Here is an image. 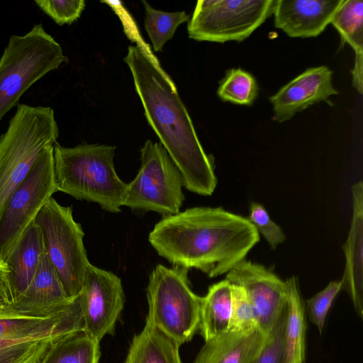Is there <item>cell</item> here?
I'll return each instance as SVG.
<instances>
[{"mask_svg": "<svg viewBox=\"0 0 363 363\" xmlns=\"http://www.w3.org/2000/svg\"><path fill=\"white\" fill-rule=\"evenodd\" d=\"M145 11V28L154 51L160 52L164 44L174 35L177 28L189 20L184 11L167 12L152 8L146 1H142Z\"/></svg>", "mask_w": 363, "mask_h": 363, "instance_id": "d4e9b609", "label": "cell"}, {"mask_svg": "<svg viewBox=\"0 0 363 363\" xmlns=\"http://www.w3.org/2000/svg\"><path fill=\"white\" fill-rule=\"evenodd\" d=\"M231 315V284L223 280L211 285L202 297L199 330L205 342L228 330Z\"/></svg>", "mask_w": 363, "mask_h": 363, "instance_id": "603a6c76", "label": "cell"}, {"mask_svg": "<svg viewBox=\"0 0 363 363\" xmlns=\"http://www.w3.org/2000/svg\"><path fill=\"white\" fill-rule=\"evenodd\" d=\"M257 326L255 311L245 290L231 284V315L229 330L248 331Z\"/></svg>", "mask_w": 363, "mask_h": 363, "instance_id": "83f0119b", "label": "cell"}, {"mask_svg": "<svg viewBox=\"0 0 363 363\" xmlns=\"http://www.w3.org/2000/svg\"><path fill=\"white\" fill-rule=\"evenodd\" d=\"M61 335L6 340L0 345V363H39L52 342Z\"/></svg>", "mask_w": 363, "mask_h": 363, "instance_id": "4316f807", "label": "cell"}, {"mask_svg": "<svg viewBox=\"0 0 363 363\" xmlns=\"http://www.w3.org/2000/svg\"><path fill=\"white\" fill-rule=\"evenodd\" d=\"M43 251L44 245L40 231L33 222L26 230L5 262L8 270L6 289L11 303L28 288L37 271Z\"/></svg>", "mask_w": 363, "mask_h": 363, "instance_id": "ac0fdd59", "label": "cell"}, {"mask_svg": "<svg viewBox=\"0 0 363 363\" xmlns=\"http://www.w3.org/2000/svg\"><path fill=\"white\" fill-rule=\"evenodd\" d=\"M14 311L6 294L0 292V313H11Z\"/></svg>", "mask_w": 363, "mask_h": 363, "instance_id": "d6a6232c", "label": "cell"}, {"mask_svg": "<svg viewBox=\"0 0 363 363\" xmlns=\"http://www.w3.org/2000/svg\"><path fill=\"white\" fill-rule=\"evenodd\" d=\"M84 330L100 342L112 334L123 309L125 295L121 279L111 272L88 267L81 291Z\"/></svg>", "mask_w": 363, "mask_h": 363, "instance_id": "8fae6325", "label": "cell"}, {"mask_svg": "<svg viewBox=\"0 0 363 363\" xmlns=\"http://www.w3.org/2000/svg\"><path fill=\"white\" fill-rule=\"evenodd\" d=\"M116 147L81 144L53 145L54 181L57 191L99 204L110 213L123 206L128 184L118 176L113 163Z\"/></svg>", "mask_w": 363, "mask_h": 363, "instance_id": "3957f363", "label": "cell"}, {"mask_svg": "<svg viewBox=\"0 0 363 363\" xmlns=\"http://www.w3.org/2000/svg\"><path fill=\"white\" fill-rule=\"evenodd\" d=\"M189 269L157 265L147 286L145 323L156 328L178 345L190 341L199 330L202 297L193 292Z\"/></svg>", "mask_w": 363, "mask_h": 363, "instance_id": "8992f818", "label": "cell"}, {"mask_svg": "<svg viewBox=\"0 0 363 363\" xmlns=\"http://www.w3.org/2000/svg\"><path fill=\"white\" fill-rule=\"evenodd\" d=\"M124 61L146 119L181 172L184 186L211 196L217 184L214 159L204 151L174 82L142 44L129 46Z\"/></svg>", "mask_w": 363, "mask_h": 363, "instance_id": "6da1fadb", "label": "cell"}, {"mask_svg": "<svg viewBox=\"0 0 363 363\" xmlns=\"http://www.w3.org/2000/svg\"><path fill=\"white\" fill-rule=\"evenodd\" d=\"M343 0H276L274 25L292 38L319 35Z\"/></svg>", "mask_w": 363, "mask_h": 363, "instance_id": "9a60e30c", "label": "cell"}, {"mask_svg": "<svg viewBox=\"0 0 363 363\" xmlns=\"http://www.w3.org/2000/svg\"><path fill=\"white\" fill-rule=\"evenodd\" d=\"M84 329L81 293L64 311L48 316L0 313V339L38 338Z\"/></svg>", "mask_w": 363, "mask_h": 363, "instance_id": "5bb4252c", "label": "cell"}, {"mask_svg": "<svg viewBox=\"0 0 363 363\" xmlns=\"http://www.w3.org/2000/svg\"><path fill=\"white\" fill-rule=\"evenodd\" d=\"M333 72L327 66L311 67L283 86L269 101L274 120L282 123L295 114L317 103L325 101L338 94L332 83Z\"/></svg>", "mask_w": 363, "mask_h": 363, "instance_id": "4fadbf2b", "label": "cell"}, {"mask_svg": "<svg viewBox=\"0 0 363 363\" xmlns=\"http://www.w3.org/2000/svg\"><path fill=\"white\" fill-rule=\"evenodd\" d=\"M67 61L61 45L41 23L12 35L0 58V121L35 82Z\"/></svg>", "mask_w": 363, "mask_h": 363, "instance_id": "5b68a950", "label": "cell"}, {"mask_svg": "<svg viewBox=\"0 0 363 363\" xmlns=\"http://www.w3.org/2000/svg\"><path fill=\"white\" fill-rule=\"evenodd\" d=\"M266 338L259 328L242 332L228 330L206 341L194 363H250Z\"/></svg>", "mask_w": 363, "mask_h": 363, "instance_id": "d6986e66", "label": "cell"}, {"mask_svg": "<svg viewBox=\"0 0 363 363\" xmlns=\"http://www.w3.org/2000/svg\"><path fill=\"white\" fill-rule=\"evenodd\" d=\"M247 219L254 225L257 232L261 233L272 249L283 243L286 235L279 225L269 217L264 206L258 203L252 202Z\"/></svg>", "mask_w": 363, "mask_h": 363, "instance_id": "1f68e13d", "label": "cell"}, {"mask_svg": "<svg viewBox=\"0 0 363 363\" xmlns=\"http://www.w3.org/2000/svg\"><path fill=\"white\" fill-rule=\"evenodd\" d=\"M34 223L39 228L45 253L56 270L67 295L72 298L82 289L89 265L81 225L72 208L60 205L51 197Z\"/></svg>", "mask_w": 363, "mask_h": 363, "instance_id": "52a82bcc", "label": "cell"}, {"mask_svg": "<svg viewBox=\"0 0 363 363\" xmlns=\"http://www.w3.org/2000/svg\"><path fill=\"white\" fill-rule=\"evenodd\" d=\"M58 135L52 108L18 105L0 136V218L7 201L28 177L41 152L54 145Z\"/></svg>", "mask_w": 363, "mask_h": 363, "instance_id": "277c9868", "label": "cell"}, {"mask_svg": "<svg viewBox=\"0 0 363 363\" xmlns=\"http://www.w3.org/2000/svg\"><path fill=\"white\" fill-rule=\"evenodd\" d=\"M330 23L339 32L342 41L348 43L354 51L352 84L359 94H362L363 1L343 0Z\"/></svg>", "mask_w": 363, "mask_h": 363, "instance_id": "ffe728a7", "label": "cell"}, {"mask_svg": "<svg viewBox=\"0 0 363 363\" xmlns=\"http://www.w3.org/2000/svg\"><path fill=\"white\" fill-rule=\"evenodd\" d=\"M141 165L128 184L125 206L155 211L162 217L180 212L184 200L182 175L160 143L147 140L140 150Z\"/></svg>", "mask_w": 363, "mask_h": 363, "instance_id": "ba28073f", "label": "cell"}, {"mask_svg": "<svg viewBox=\"0 0 363 363\" xmlns=\"http://www.w3.org/2000/svg\"><path fill=\"white\" fill-rule=\"evenodd\" d=\"M178 345L156 328L145 323L131 341L124 363H182Z\"/></svg>", "mask_w": 363, "mask_h": 363, "instance_id": "44dd1931", "label": "cell"}, {"mask_svg": "<svg viewBox=\"0 0 363 363\" xmlns=\"http://www.w3.org/2000/svg\"><path fill=\"white\" fill-rule=\"evenodd\" d=\"M258 92L259 87L255 78L240 68L228 70L217 91L222 101L246 106L253 104Z\"/></svg>", "mask_w": 363, "mask_h": 363, "instance_id": "484cf974", "label": "cell"}, {"mask_svg": "<svg viewBox=\"0 0 363 363\" xmlns=\"http://www.w3.org/2000/svg\"><path fill=\"white\" fill-rule=\"evenodd\" d=\"M35 3L60 26L77 21L85 7L84 0H35Z\"/></svg>", "mask_w": 363, "mask_h": 363, "instance_id": "4dcf8cb0", "label": "cell"}, {"mask_svg": "<svg viewBox=\"0 0 363 363\" xmlns=\"http://www.w3.org/2000/svg\"><path fill=\"white\" fill-rule=\"evenodd\" d=\"M352 218L347 240L342 245L345 267L342 289L350 296L360 318L363 313V183L352 186Z\"/></svg>", "mask_w": 363, "mask_h": 363, "instance_id": "e0dca14e", "label": "cell"}, {"mask_svg": "<svg viewBox=\"0 0 363 363\" xmlns=\"http://www.w3.org/2000/svg\"><path fill=\"white\" fill-rule=\"evenodd\" d=\"M61 283L45 249L37 271L23 294L11 303L13 310L30 316H48L66 309L73 301Z\"/></svg>", "mask_w": 363, "mask_h": 363, "instance_id": "2e32d148", "label": "cell"}, {"mask_svg": "<svg viewBox=\"0 0 363 363\" xmlns=\"http://www.w3.org/2000/svg\"><path fill=\"white\" fill-rule=\"evenodd\" d=\"M225 279L245 290L255 311L257 326L267 336L286 306V281L264 266L245 259L227 273Z\"/></svg>", "mask_w": 363, "mask_h": 363, "instance_id": "7c38bea8", "label": "cell"}, {"mask_svg": "<svg viewBox=\"0 0 363 363\" xmlns=\"http://www.w3.org/2000/svg\"><path fill=\"white\" fill-rule=\"evenodd\" d=\"M55 192L53 145H49L5 205L0 218V264L6 266L9 254Z\"/></svg>", "mask_w": 363, "mask_h": 363, "instance_id": "30bf717a", "label": "cell"}, {"mask_svg": "<svg viewBox=\"0 0 363 363\" xmlns=\"http://www.w3.org/2000/svg\"><path fill=\"white\" fill-rule=\"evenodd\" d=\"M276 0H200L187 26L197 41H242L272 13Z\"/></svg>", "mask_w": 363, "mask_h": 363, "instance_id": "9c48e42d", "label": "cell"}, {"mask_svg": "<svg viewBox=\"0 0 363 363\" xmlns=\"http://www.w3.org/2000/svg\"><path fill=\"white\" fill-rule=\"evenodd\" d=\"M286 314L287 303L267 335L263 347L250 363H286L284 351Z\"/></svg>", "mask_w": 363, "mask_h": 363, "instance_id": "f1b7e54d", "label": "cell"}, {"mask_svg": "<svg viewBox=\"0 0 363 363\" xmlns=\"http://www.w3.org/2000/svg\"><path fill=\"white\" fill-rule=\"evenodd\" d=\"M245 217L221 207H194L162 217L148 236L157 254L174 266L196 268L210 278L227 274L259 242Z\"/></svg>", "mask_w": 363, "mask_h": 363, "instance_id": "7a4b0ae2", "label": "cell"}, {"mask_svg": "<svg viewBox=\"0 0 363 363\" xmlns=\"http://www.w3.org/2000/svg\"><path fill=\"white\" fill-rule=\"evenodd\" d=\"M8 270L6 266L0 264V292L7 295L6 277ZM8 296V295H7Z\"/></svg>", "mask_w": 363, "mask_h": 363, "instance_id": "836d02e7", "label": "cell"}, {"mask_svg": "<svg viewBox=\"0 0 363 363\" xmlns=\"http://www.w3.org/2000/svg\"><path fill=\"white\" fill-rule=\"evenodd\" d=\"M99 343L84 329L73 330L55 338L39 363H99Z\"/></svg>", "mask_w": 363, "mask_h": 363, "instance_id": "7402d4cb", "label": "cell"}, {"mask_svg": "<svg viewBox=\"0 0 363 363\" xmlns=\"http://www.w3.org/2000/svg\"><path fill=\"white\" fill-rule=\"evenodd\" d=\"M287 314L284 329V351L286 363H304L306 323L304 306L297 277L286 280Z\"/></svg>", "mask_w": 363, "mask_h": 363, "instance_id": "cb8c5ba5", "label": "cell"}, {"mask_svg": "<svg viewBox=\"0 0 363 363\" xmlns=\"http://www.w3.org/2000/svg\"><path fill=\"white\" fill-rule=\"evenodd\" d=\"M342 286V280L332 281L324 289L306 301L310 320L316 325L320 334L322 333L328 312Z\"/></svg>", "mask_w": 363, "mask_h": 363, "instance_id": "f546056e", "label": "cell"}]
</instances>
